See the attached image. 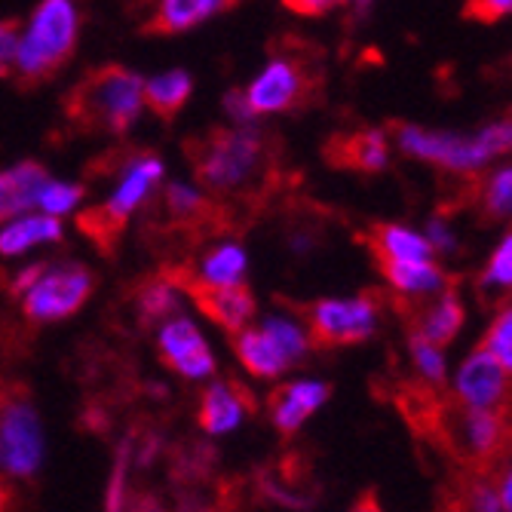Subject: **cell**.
<instances>
[{"mask_svg": "<svg viewBox=\"0 0 512 512\" xmlns=\"http://www.w3.org/2000/svg\"><path fill=\"white\" fill-rule=\"evenodd\" d=\"M454 408L463 411H491L512 414V378L482 350H470L463 356L454 384H451Z\"/></svg>", "mask_w": 512, "mask_h": 512, "instance_id": "obj_11", "label": "cell"}, {"mask_svg": "<svg viewBox=\"0 0 512 512\" xmlns=\"http://www.w3.org/2000/svg\"><path fill=\"white\" fill-rule=\"evenodd\" d=\"M16 50H19V22L0 19V77H7L16 68Z\"/></svg>", "mask_w": 512, "mask_h": 512, "instance_id": "obj_36", "label": "cell"}, {"mask_svg": "<svg viewBox=\"0 0 512 512\" xmlns=\"http://www.w3.org/2000/svg\"><path fill=\"white\" fill-rule=\"evenodd\" d=\"M172 313H178V301H175V289L163 276L138 292V319H142V325H154Z\"/></svg>", "mask_w": 512, "mask_h": 512, "instance_id": "obj_33", "label": "cell"}, {"mask_svg": "<svg viewBox=\"0 0 512 512\" xmlns=\"http://www.w3.org/2000/svg\"><path fill=\"white\" fill-rule=\"evenodd\" d=\"M497 488V500H500V512H512V448L494 463L488 470Z\"/></svg>", "mask_w": 512, "mask_h": 512, "instance_id": "obj_37", "label": "cell"}, {"mask_svg": "<svg viewBox=\"0 0 512 512\" xmlns=\"http://www.w3.org/2000/svg\"><path fill=\"white\" fill-rule=\"evenodd\" d=\"M322 86V71L307 46H279L273 62L252 80L246 102L252 114H283L298 111L316 99Z\"/></svg>", "mask_w": 512, "mask_h": 512, "instance_id": "obj_6", "label": "cell"}, {"mask_svg": "<svg viewBox=\"0 0 512 512\" xmlns=\"http://www.w3.org/2000/svg\"><path fill=\"white\" fill-rule=\"evenodd\" d=\"M191 92H194V80L188 71H166L145 83V105L160 120H172L184 108V102L191 99Z\"/></svg>", "mask_w": 512, "mask_h": 512, "instance_id": "obj_28", "label": "cell"}, {"mask_svg": "<svg viewBox=\"0 0 512 512\" xmlns=\"http://www.w3.org/2000/svg\"><path fill=\"white\" fill-rule=\"evenodd\" d=\"M46 184H50V175L34 160H25L7 172H0V221L40 206Z\"/></svg>", "mask_w": 512, "mask_h": 512, "instance_id": "obj_20", "label": "cell"}, {"mask_svg": "<svg viewBox=\"0 0 512 512\" xmlns=\"http://www.w3.org/2000/svg\"><path fill=\"white\" fill-rule=\"evenodd\" d=\"M332 387L322 384V381H292V384H283L270 393V417H273V427L283 433V436H292L304 427L307 417L329 399Z\"/></svg>", "mask_w": 512, "mask_h": 512, "instance_id": "obj_17", "label": "cell"}, {"mask_svg": "<svg viewBox=\"0 0 512 512\" xmlns=\"http://www.w3.org/2000/svg\"><path fill=\"white\" fill-rule=\"evenodd\" d=\"M62 240V224L50 215H31L25 221L10 224L0 230V255H22L40 243H59Z\"/></svg>", "mask_w": 512, "mask_h": 512, "instance_id": "obj_27", "label": "cell"}, {"mask_svg": "<svg viewBox=\"0 0 512 512\" xmlns=\"http://www.w3.org/2000/svg\"><path fill=\"white\" fill-rule=\"evenodd\" d=\"M157 347H160L163 365L178 371L181 378H206L215 371V356L209 344L203 341L197 325L184 316H175L163 325Z\"/></svg>", "mask_w": 512, "mask_h": 512, "instance_id": "obj_13", "label": "cell"}, {"mask_svg": "<svg viewBox=\"0 0 512 512\" xmlns=\"http://www.w3.org/2000/svg\"><path fill=\"white\" fill-rule=\"evenodd\" d=\"M234 350L255 378H276L289 368L283 350L264 329H243L240 335H234Z\"/></svg>", "mask_w": 512, "mask_h": 512, "instance_id": "obj_25", "label": "cell"}, {"mask_svg": "<svg viewBox=\"0 0 512 512\" xmlns=\"http://www.w3.org/2000/svg\"><path fill=\"white\" fill-rule=\"evenodd\" d=\"M261 329L276 341L279 350H283L289 368L298 365V362H304V356L310 353L307 329H304V325H298V322H292V319H286V316H270V319L261 325Z\"/></svg>", "mask_w": 512, "mask_h": 512, "instance_id": "obj_32", "label": "cell"}, {"mask_svg": "<svg viewBox=\"0 0 512 512\" xmlns=\"http://www.w3.org/2000/svg\"><path fill=\"white\" fill-rule=\"evenodd\" d=\"M77 13L65 0H46L31 16L25 37H19L16 74L22 89H34L59 74L77 50Z\"/></svg>", "mask_w": 512, "mask_h": 512, "instance_id": "obj_4", "label": "cell"}, {"mask_svg": "<svg viewBox=\"0 0 512 512\" xmlns=\"http://www.w3.org/2000/svg\"><path fill=\"white\" fill-rule=\"evenodd\" d=\"M479 347L512 378V304H503L494 310V319L485 329Z\"/></svg>", "mask_w": 512, "mask_h": 512, "instance_id": "obj_31", "label": "cell"}, {"mask_svg": "<svg viewBox=\"0 0 512 512\" xmlns=\"http://www.w3.org/2000/svg\"><path fill=\"white\" fill-rule=\"evenodd\" d=\"M0 512H4V497H0Z\"/></svg>", "mask_w": 512, "mask_h": 512, "instance_id": "obj_42", "label": "cell"}, {"mask_svg": "<svg viewBox=\"0 0 512 512\" xmlns=\"http://www.w3.org/2000/svg\"><path fill=\"white\" fill-rule=\"evenodd\" d=\"M224 108H227V114L234 117V120H240V123H249L255 114H252V108H249V102H246V92H240V89H234V92H227L224 96Z\"/></svg>", "mask_w": 512, "mask_h": 512, "instance_id": "obj_39", "label": "cell"}, {"mask_svg": "<svg viewBox=\"0 0 512 512\" xmlns=\"http://www.w3.org/2000/svg\"><path fill=\"white\" fill-rule=\"evenodd\" d=\"M83 194H86V191L80 188V184L50 181V184H46L43 197H40V206H43V212L50 215V218H59V215L71 212V209L80 203V197H83Z\"/></svg>", "mask_w": 512, "mask_h": 512, "instance_id": "obj_34", "label": "cell"}, {"mask_svg": "<svg viewBox=\"0 0 512 512\" xmlns=\"http://www.w3.org/2000/svg\"><path fill=\"white\" fill-rule=\"evenodd\" d=\"M473 203L488 224H503L512 218V160L473 181Z\"/></svg>", "mask_w": 512, "mask_h": 512, "instance_id": "obj_24", "label": "cell"}, {"mask_svg": "<svg viewBox=\"0 0 512 512\" xmlns=\"http://www.w3.org/2000/svg\"><path fill=\"white\" fill-rule=\"evenodd\" d=\"M335 4H289V10L295 13H313V16H322V13H329Z\"/></svg>", "mask_w": 512, "mask_h": 512, "instance_id": "obj_41", "label": "cell"}, {"mask_svg": "<svg viewBox=\"0 0 512 512\" xmlns=\"http://www.w3.org/2000/svg\"><path fill=\"white\" fill-rule=\"evenodd\" d=\"M188 273L203 286H215V289H227V286H243V273H246V252L237 243H221L215 249H209L197 270L188 267Z\"/></svg>", "mask_w": 512, "mask_h": 512, "instance_id": "obj_26", "label": "cell"}, {"mask_svg": "<svg viewBox=\"0 0 512 512\" xmlns=\"http://www.w3.org/2000/svg\"><path fill=\"white\" fill-rule=\"evenodd\" d=\"M237 4H221V0H166L154 10V16L142 25L145 34H181V31H191L194 25L206 22L209 16L227 13L234 10Z\"/></svg>", "mask_w": 512, "mask_h": 512, "instance_id": "obj_21", "label": "cell"}, {"mask_svg": "<svg viewBox=\"0 0 512 512\" xmlns=\"http://www.w3.org/2000/svg\"><path fill=\"white\" fill-rule=\"evenodd\" d=\"M163 178V160L151 151H132L129 163L120 172V184L117 191L102 203V206H92L77 218V227L83 234L96 243L105 255H114L126 221L129 215L145 206L154 197L157 181Z\"/></svg>", "mask_w": 512, "mask_h": 512, "instance_id": "obj_5", "label": "cell"}, {"mask_svg": "<svg viewBox=\"0 0 512 512\" xmlns=\"http://www.w3.org/2000/svg\"><path fill=\"white\" fill-rule=\"evenodd\" d=\"M163 215L175 230L197 234V230H206L221 215V209L200 191L188 188V184H169L163 191Z\"/></svg>", "mask_w": 512, "mask_h": 512, "instance_id": "obj_22", "label": "cell"}, {"mask_svg": "<svg viewBox=\"0 0 512 512\" xmlns=\"http://www.w3.org/2000/svg\"><path fill=\"white\" fill-rule=\"evenodd\" d=\"M384 313V298L378 292H362L353 298H322L304 307V329L310 347L335 350L353 347L375 338Z\"/></svg>", "mask_w": 512, "mask_h": 512, "instance_id": "obj_7", "label": "cell"}, {"mask_svg": "<svg viewBox=\"0 0 512 512\" xmlns=\"http://www.w3.org/2000/svg\"><path fill=\"white\" fill-rule=\"evenodd\" d=\"M448 512H500L497 488L488 470H467L460 479L454 503Z\"/></svg>", "mask_w": 512, "mask_h": 512, "instance_id": "obj_29", "label": "cell"}, {"mask_svg": "<svg viewBox=\"0 0 512 512\" xmlns=\"http://www.w3.org/2000/svg\"><path fill=\"white\" fill-rule=\"evenodd\" d=\"M200 184L212 194H255L273 181V145L249 129H209L184 142Z\"/></svg>", "mask_w": 512, "mask_h": 512, "instance_id": "obj_1", "label": "cell"}, {"mask_svg": "<svg viewBox=\"0 0 512 512\" xmlns=\"http://www.w3.org/2000/svg\"><path fill=\"white\" fill-rule=\"evenodd\" d=\"M390 148L393 145L387 129H356L347 135H335L329 148H325V157L341 169L371 175L390 166Z\"/></svg>", "mask_w": 512, "mask_h": 512, "instance_id": "obj_16", "label": "cell"}, {"mask_svg": "<svg viewBox=\"0 0 512 512\" xmlns=\"http://www.w3.org/2000/svg\"><path fill=\"white\" fill-rule=\"evenodd\" d=\"M163 279L172 289H184L194 304L200 307V313H206L215 325H221L224 332L240 335L249 319L255 316V298L249 292V286H227V289H215V286H203L188 273V267L175 264V270H166Z\"/></svg>", "mask_w": 512, "mask_h": 512, "instance_id": "obj_12", "label": "cell"}, {"mask_svg": "<svg viewBox=\"0 0 512 512\" xmlns=\"http://www.w3.org/2000/svg\"><path fill=\"white\" fill-rule=\"evenodd\" d=\"M96 289V273L83 264L46 267V273L25 295V316L31 322H59L77 313Z\"/></svg>", "mask_w": 512, "mask_h": 512, "instance_id": "obj_10", "label": "cell"}, {"mask_svg": "<svg viewBox=\"0 0 512 512\" xmlns=\"http://www.w3.org/2000/svg\"><path fill=\"white\" fill-rule=\"evenodd\" d=\"M368 249L378 264H408V261H439L421 230H411L396 221H378L368 230Z\"/></svg>", "mask_w": 512, "mask_h": 512, "instance_id": "obj_18", "label": "cell"}, {"mask_svg": "<svg viewBox=\"0 0 512 512\" xmlns=\"http://www.w3.org/2000/svg\"><path fill=\"white\" fill-rule=\"evenodd\" d=\"M145 105V80L123 65L89 68L65 96V117L80 132L123 135Z\"/></svg>", "mask_w": 512, "mask_h": 512, "instance_id": "obj_2", "label": "cell"}, {"mask_svg": "<svg viewBox=\"0 0 512 512\" xmlns=\"http://www.w3.org/2000/svg\"><path fill=\"white\" fill-rule=\"evenodd\" d=\"M350 512H384V509H381V500H378L375 491H365V494L353 503Z\"/></svg>", "mask_w": 512, "mask_h": 512, "instance_id": "obj_40", "label": "cell"}, {"mask_svg": "<svg viewBox=\"0 0 512 512\" xmlns=\"http://www.w3.org/2000/svg\"><path fill=\"white\" fill-rule=\"evenodd\" d=\"M387 135L390 145H396L405 157L430 163L433 169L463 181H476L491 169L494 160H500L485 126L473 132H454V129H427L417 123H393Z\"/></svg>", "mask_w": 512, "mask_h": 512, "instance_id": "obj_3", "label": "cell"}, {"mask_svg": "<svg viewBox=\"0 0 512 512\" xmlns=\"http://www.w3.org/2000/svg\"><path fill=\"white\" fill-rule=\"evenodd\" d=\"M396 304H427L454 289V276L439 261H408V264H378Z\"/></svg>", "mask_w": 512, "mask_h": 512, "instance_id": "obj_14", "label": "cell"}, {"mask_svg": "<svg viewBox=\"0 0 512 512\" xmlns=\"http://www.w3.org/2000/svg\"><path fill=\"white\" fill-rule=\"evenodd\" d=\"M408 322V332H417L421 338H427L430 344H436L439 350H445L463 329L467 322V307H463L460 295L451 289L427 304H396Z\"/></svg>", "mask_w": 512, "mask_h": 512, "instance_id": "obj_15", "label": "cell"}, {"mask_svg": "<svg viewBox=\"0 0 512 512\" xmlns=\"http://www.w3.org/2000/svg\"><path fill=\"white\" fill-rule=\"evenodd\" d=\"M43 460L40 417L22 390H0V470L28 479Z\"/></svg>", "mask_w": 512, "mask_h": 512, "instance_id": "obj_9", "label": "cell"}, {"mask_svg": "<svg viewBox=\"0 0 512 512\" xmlns=\"http://www.w3.org/2000/svg\"><path fill=\"white\" fill-rule=\"evenodd\" d=\"M424 237H427L430 249L436 252V258H439V255H442V258H451V255L460 252V240H457V234H454V227H451L442 215H433V218L427 221Z\"/></svg>", "mask_w": 512, "mask_h": 512, "instance_id": "obj_35", "label": "cell"}, {"mask_svg": "<svg viewBox=\"0 0 512 512\" xmlns=\"http://www.w3.org/2000/svg\"><path fill=\"white\" fill-rule=\"evenodd\" d=\"M408 359L414 365V371L421 375L424 384L430 387H442L448 378V362H445V350H439L436 344H430L427 338H421L417 332H408Z\"/></svg>", "mask_w": 512, "mask_h": 512, "instance_id": "obj_30", "label": "cell"}, {"mask_svg": "<svg viewBox=\"0 0 512 512\" xmlns=\"http://www.w3.org/2000/svg\"><path fill=\"white\" fill-rule=\"evenodd\" d=\"M476 295L488 307L512 304V227L500 237L497 249L488 255L485 267L476 276Z\"/></svg>", "mask_w": 512, "mask_h": 512, "instance_id": "obj_23", "label": "cell"}, {"mask_svg": "<svg viewBox=\"0 0 512 512\" xmlns=\"http://www.w3.org/2000/svg\"><path fill=\"white\" fill-rule=\"evenodd\" d=\"M433 430L445 436L448 451L467 463V470H491L512 448V414L451 408L436 417Z\"/></svg>", "mask_w": 512, "mask_h": 512, "instance_id": "obj_8", "label": "cell"}, {"mask_svg": "<svg viewBox=\"0 0 512 512\" xmlns=\"http://www.w3.org/2000/svg\"><path fill=\"white\" fill-rule=\"evenodd\" d=\"M255 408V399L252 393H246L243 384L237 381H227V384H212L203 399H200V427L212 436L218 433H230V430H237L240 421H243V414L249 411L252 414Z\"/></svg>", "mask_w": 512, "mask_h": 512, "instance_id": "obj_19", "label": "cell"}, {"mask_svg": "<svg viewBox=\"0 0 512 512\" xmlns=\"http://www.w3.org/2000/svg\"><path fill=\"white\" fill-rule=\"evenodd\" d=\"M467 16L476 22H500V16H512V0H482V4H470Z\"/></svg>", "mask_w": 512, "mask_h": 512, "instance_id": "obj_38", "label": "cell"}]
</instances>
